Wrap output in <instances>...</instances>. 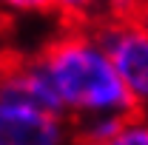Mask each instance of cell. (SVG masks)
Masks as SVG:
<instances>
[{"mask_svg":"<svg viewBox=\"0 0 148 145\" xmlns=\"http://www.w3.org/2000/svg\"><path fill=\"white\" fill-rule=\"evenodd\" d=\"M51 80L63 117L71 122L97 114H137L111 57L100 46L91 26H66L37 54Z\"/></svg>","mask_w":148,"mask_h":145,"instance_id":"6da1fadb","label":"cell"},{"mask_svg":"<svg viewBox=\"0 0 148 145\" xmlns=\"http://www.w3.org/2000/svg\"><path fill=\"white\" fill-rule=\"evenodd\" d=\"M91 29L128 88L134 108L148 114V17H103Z\"/></svg>","mask_w":148,"mask_h":145,"instance_id":"7a4b0ae2","label":"cell"},{"mask_svg":"<svg viewBox=\"0 0 148 145\" xmlns=\"http://www.w3.org/2000/svg\"><path fill=\"white\" fill-rule=\"evenodd\" d=\"M74 122L63 114L0 100V145H71Z\"/></svg>","mask_w":148,"mask_h":145,"instance_id":"3957f363","label":"cell"},{"mask_svg":"<svg viewBox=\"0 0 148 145\" xmlns=\"http://www.w3.org/2000/svg\"><path fill=\"white\" fill-rule=\"evenodd\" d=\"M0 100L9 103H26L43 111H60L57 94L51 88V80L43 68V63L34 57H9L0 63Z\"/></svg>","mask_w":148,"mask_h":145,"instance_id":"277c9868","label":"cell"},{"mask_svg":"<svg viewBox=\"0 0 148 145\" xmlns=\"http://www.w3.org/2000/svg\"><path fill=\"white\" fill-rule=\"evenodd\" d=\"M128 117H120V114H97V117H86V120H77L74 122V140H83V142L91 145H108Z\"/></svg>","mask_w":148,"mask_h":145,"instance_id":"5b68a950","label":"cell"},{"mask_svg":"<svg viewBox=\"0 0 148 145\" xmlns=\"http://www.w3.org/2000/svg\"><path fill=\"white\" fill-rule=\"evenodd\" d=\"M51 12L66 20V26H94L106 17V0H51Z\"/></svg>","mask_w":148,"mask_h":145,"instance_id":"8992f818","label":"cell"},{"mask_svg":"<svg viewBox=\"0 0 148 145\" xmlns=\"http://www.w3.org/2000/svg\"><path fill=\"white\" fill-rule=\"evenodd\" d=\"M108 145H148V114H131Z\"/></svg>","mask_w":148,"mask_h":145,"instance_id":"52a82bcc","label":"cell"},{"mask_svg":"<svg viewBox=\"0 0 148 145\" xmlns=\"http://www.w3.org/2000/svg\"><path fill=\"white\" fill-rule=\"evenodd\" d=\"M0 9L6 14H34L51 12V0H0Z\"/></svg>","mask_w":148,"mask_h":145,"instance_id":"ba28073f","label":"cell"},{"mask_svg":"<svg viewBox=\"0 0 148 145\" xmlns=\"http://www.w3.org/2000/svg\"><path fill=\"white\" fill-rule=\"evenodd\" d=\"M134 6H137L140 17H148V0H134Z\"/></svg>","mask_w":148,"mask_h":145,"instance_id":"9c48e42d","label":"cell"},{"mask_svg":"<svg viewBox=\"0 0 148 145\" xmlns=\"http://www.w3.org/2000/svg\"><path fill=\"white\" fill-rule=\"evenodd\" d=\"M6 29H9V14H6V12L0 9V37L6 34Z\"/></svg>","mask_w":148,"mask_h":145,"instance_id":"30bf717a","label":"cell"},{"mask_svg":"<svg viewBox=\"0 0 148 145\" xmlns=\"http://www.w3.org/2000/svg\"><path fill=\"white\" fill-rule=\"evenodd\" d=\"M71 145H91V142H83V140H74Z\"/></svg>","mask_w":148,"mask_h":145,"instance_id":"8fae6325","label":"cell"}]
</instances>
